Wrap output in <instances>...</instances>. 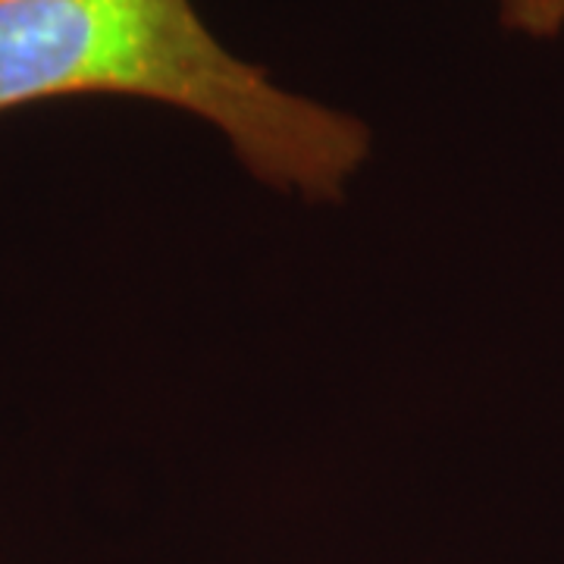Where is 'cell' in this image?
<instances>
[{
	"mask_svg": "<svg viewBox=\"0 0 564 564\" xmlns=\"http://www.w3.org/2000/svg\"><path fill=\"white\" fill-rule=\"evenodd\" d=\"M126 95L214 122L267 185L339 198L370 129L236 57L192 0H0V113Z\"/></svg>",
	"mask_w": 564,
	"mask_h": 564,
	"instance_id": "cell-1",
	"label": "cell"
},
{
	"mask_svg": "<svg viewBox=\"0 0 564 564\" xmlns=\"http://www.w3.org/2000/svg\"><path fill=\"white\" fill-rule=\"evenodd\" d=\"M499 22L524 39L552 41L564 32V0H496Z\"/></svg>",
	"mask_w": 564,
	"mask_h": 564,
	"instance_id": "cell-2",
	"label": "cell"
}]
</instances>
